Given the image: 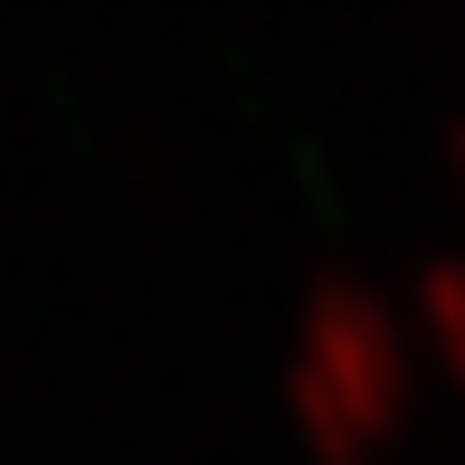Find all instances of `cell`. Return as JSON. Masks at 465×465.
Instances as JSON below:
<instances>
[{
  "label": "cell",
  "instance_id": "cell-1",
  "mask_svg": "<svg viewBox=\"0 0 465 465\" xmlns=\"http://www.w3.org/2000/svg\"><path fill=\"white\" fill-rule=\"evenodd\" d=\"M294 351H304V361L351 399V418H361L371 437L409 409V323H399V304L361 276V266L323 257V266L304 276V323H294Z\"/></svg>",
  "mask_w": 465,
  "mask_h": 465
},
{
  "label": "cell",
  "instance_id": "cell-4",
  "mask_svg": "<svg viewBox=\"0 0 465 465\" xmlns=\"http://www.w3.org/2000/svg\"><path fill=\"white\" fill-rule=\"evenodd\" d=\"M437 153H447V172H456V190H465V114L437 124Z\"/></svg>",
  "mask_w": 465,
  "mask_h": 465
},
{
  "label": "cell",
  "instance_id": "cell-2",
  "mask_svg": "<svg viewBox=\"0 0 465 465\" xmlns=\"http://www.w3.org/2000/svg\"><path fill=\"white\" fill-rule=\"evenodd\" d=\"M285 409H294V428H304V447L323 456V465H361L371 428H361V418H351V399L332 390V380L313 371L304 351H285Z\"/></svg>",
  "mask_w": 465,
  "mask_h": 465
},
{
  "label": "cell",
  "instance_id": "cell-3",
  "mask_svg": "<svg viewBox=\"0 0 465 465\" xmlns=\"http://www.w3.org/2000/svg\"><path fill=\"white\" fill-rule=\"evenodd\" d=\"M409 313L428 323V342L456 361V380H465V257L456 247H428V257L409 266Z\"/></svg>",
  "mask_w": 465,
  "mask_h": 465
}]
</instances>
